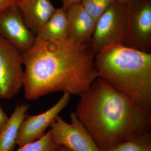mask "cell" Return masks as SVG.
I'll return each mask as SVG.
<instances>
[{"label": "cell", "mask_w": 151, "mask_h": 151, "mask_svg": "<svg viewBox=\"0 0 151 151\" xmlns=\"http://www.w3.org/2000/svg\"><path fill=\"white\" fill-rule=\"evenodd\" d=\"M29 108V105L25 103L17 105L0 132V151H13L20 126Z\"/></svg>", "instance_id": "cell-12"}, {"label": "cell", "mask_w": 151, "mask_h": 151, "mask_svg": "<svg viewBox=\"0 0 151 151\" xmlns=\"http://www.w3.org/2000/svg\"><path fill=\"white\" fill-rule=\"evenodd\" d=\"M18 0H0V14L10 8L17 6Z\"/></svg>", "instance_id": "cell-17"}, {"label": "cell", "mask_w": 151, "mask_h": 151, "mask_svg": "<svg viewBox=\"0 0 151 151\" xmlns=\"http://www.w3.org/2000/svg\"><path fill=\"white\" fill-rule=\"evenodd\" d=\"M17 6L25 23L36 36L56 10L50 0H18Z\"/></svg>", "instance_id": "cell-11"}, {"label": "cell", "mask_w": 151, "mask_h": 151, "mask_svg": "<svg viewBox=\"0 0 151 151\" xmlns=\"http://www.w3.org/2000/svg\"><path fill=\"white\" fill-rule=\"evenodd\" d=\"M67 37L76 42L89 43L96 22L81 2L70 6L66 10Z\"/></svg>", "instance_id": "cell-10"}, {"label": "cell", "mask_w": 151, "mask_h": 151, "mask_svg": "<svg viewBox=\"0 0 151 151\" xmlns=\"http://www.w3.org/2000/svg\"><path fill=\"white\" fill-rule=\"evenodd\" d=\"M79 97L76 114L101 150L151 132V116L100 77Z\"/></svg>", "instance_id": "cell-2"}, {"label": "cell", "mask_w": 151, "mask_h": 151, "mask_svg": "<svg viewBox=\"0 0 151 151\" xmlns=\"http://www.w3.org/2000/svg\"><path fill=\"white\" fill-rule=\"evenodd\" d=\"M57 151H72L63 146L59 145L58 147Z\"/></svg>", "instance_id": "cell-20"}, {"label": "cell", "mask_w": 151, "mask_h": 151, "mask_svg": "<svg viewBox=\"0 0 151 151\" xmlns=\"http://www.w3.org/2000/svg\"><path fill=\"white\" fill-rule=\"evenodd\" d=\"M22 54L0 35V99H10L23 87Z\"/></svg>", "instance_id": "cell-6"}, {"label": "cell", "mask_w": 151, "mask_h": 151, "mask_svg": "<svg viewBox=\"0 0 151 151\" xmlns=\"http://www.w3.org/2000/svg\"><path fill=\"white\" fill-rule=\"evenodd\" d=\"M114 1L126 4L127 3L131 1H133V0H114Z\"/></svg>", "instance_id": "cell-21"}, {"label": "cell", "mask_w": 151, "mask_h": 151, "mask_svg": "<svg viewBox=\"0 0 151 151\" xmlns=\"http://www.w3.org/2000/svg\"><path fill=\"white\" fill-rule=\"evenodd\" d=\"M101 151H151V133Z\"/></svg>", "instance_id": "cell-14"}, {"label": "cell", "mask_w": 151, "mask_h": 151, "mask_svg": "<svg viewBox=\"0 0 151 151\" xmlns=\"http://www.w3.org/2000/svg\"><path fill=\"white\" fill-rule=\"evenodd\" d=\"M94 63L99 77L151 116V53L119 45L96 55Z\"/></svg>", "instance_id": "cell-3"}, {"label": "cell", "mask_w": 151, "mask_h": 151, "mask_svg": "<svg viewBox=\"0 0 151 151\" xmlns=\"http://www.w3.org/2000/svg\"><path fill=\"white\" fill-rule=\"evenodd\" d=\"M71 96L68 93H63L59 100L45 112L34 116L27 115L20 126L17 145L21 147L42 137L59 113L68 105Z\"/></svg>", "instance_id": "cell-8"}, {"label": "cell", "mask_w": 151, "mask_h": 151, "mask_svg": "<svg viewBox=\"0 0 151 151\" xmlns=\"http://www.w3.org/2000/svg\"><path fill=\"white\" fill-rule=\"evenodd\" d=\"M66 11L56 9L51 18L38 32L37 38L46 40H60L67 39Z\"/></svg>", "instance_id": "cell-13"}, {"label": "cell", "mask_w": 151, "mask_h": 151, "mask_svg": "<svg viewBox=\"0 0 151 151\" xmlns=\"http://www.w3.org/2000/svg\"><path fill=\"white\" fill-rule=\"evenodd\" d=\"M114 1V0H81V2L86 11L96 22Z\"/></svg>", "instance_id": "cell-16"}, {"label": "cell", "mask_w": 151, "mask_h": 151, "mask_svg": "<svg viewBox=\"0 0 151 151\" xmlns=\"http://www.w3.org/2000/svg\"><path fill=\"white\" fill-rule=\"evenodd\" d=\"M9 117L3 110L0 103V132L2 130L9 119Z\"/></svg>", "instance_id": "cell-18"}, {"label": "cell", "mask_w": 151, "mask_h": 151, "mask_svg": "<svg viewBox=\"0 0 151 151\" xmlns=\"http://www.w3.org/2000/svg\"><path fill=\"white\" fill-rule=\"evenodd\" d=\"M81 0H62L63 7L66 11L67 9L73 4L81 1Z\"/></svg>", "instance_id": "cell-19"}, {"label": "cell", "mask_w": 151, "mask_h": 151, "mask_svg": "<svg viewBox=\"0 0 151 151\" xmlns=\"http://www.w3.org/2000/svg\"><path fill=\"white\" fill-rule=\"evenodd\" d=\"M0 35L21 53L29 51L37 39L36 36L25 23L17 6L0 14Z\"/></svg>", "instance_id": "cell-9"}, {"label": "cell", "mask_w": 151, "mask_h": 151, "mask_svg": "<svg viewBox=\"0 0 151 151\" xmlns=\"http://www.w3.org/2000/svg\"><path fill=\"white\" fill-rule=\"evenodd\" d=\"M127 27V4L114 1L96 22L89 43L94 55L111 47L124 45Z\"/></svg>", "instance_id": "cell-4"}, {"label": "cell", "mask_w": 151, "mask_h": 151, "mask_svg": "<svg viewBox=\"0 0 151 151\" xmlns=\"http://www.w3.org/2000/svg\"><path fill=\"white\" fill-rule=\"evenodd\" d=\"M70 119L68 124L59 116L52 124L55 142L72 151H101L75 112L70 113Z\"/></svg>", "instance_id": "cell-7"}, {"label": "cell", "mask_w": 151, "mask_h": 151, "mask_svg": "<svg viewBox=\"0 0 151 151\" xmlns=\"http://www.w3.org/2000/svg\"><path fill=\"white\" fill-rule=\"evenodd\" d=\"M58 146L55 142L50 129L40 139L19 147L16 151H57Z\"/></svg>", "instance_id": "cell-15"}, {"label": "cell", "mask_w": 151, "mask_h": 151, "mask_svg": "<svg viewBox=\"0 0 151 151\" xmlns=\"http://www.w3.org/2000/svg\"><path fill=\"white\" fill-rule=\"evenodd\" d=\"M126 4L128 27L124 45L151 53V0H133Z\"/></svg>", "instance_id": "cell-5"}, {"label": "cell", "mask_w": 151, "mask_h": 151, "mask_svg": "<svg viewBox=\"0 0 151 151\" xmlns=\"http://www.w3.org/2000/svg\"><path fill=\"white\" fill-rule=\"evenodd\" d=\"M22 54L24 97L29 101L56 92L79 96L99 77L89 43L37 38L32 47Z\"/></svg>", "instance_id": "cell-1"}]
</instances>
